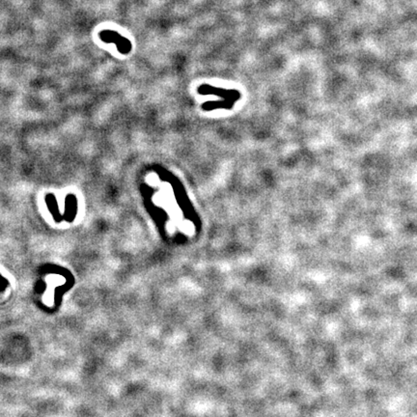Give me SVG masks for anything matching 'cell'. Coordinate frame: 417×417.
I'll use <instances>...</instances> for the list:
<instances>
[{
    "label": "cell",
    "mask_w": 417,
    "mask_h": 417,
    "mask_svg": "<svg viewBox=\"0 0 417 417\" xmlns=\"http://www.w3.org/2000/svg\"><path fill=\"white\" fill-rule=\"evenodd\" d=\"M101 39L106 43H114L118 47V50L123 53H127L131 49L130 41L122 37L120 34L113 30H104L100 34Z\"/></svg>",
    "instance_id": "cell-1"
}]
</instances>
